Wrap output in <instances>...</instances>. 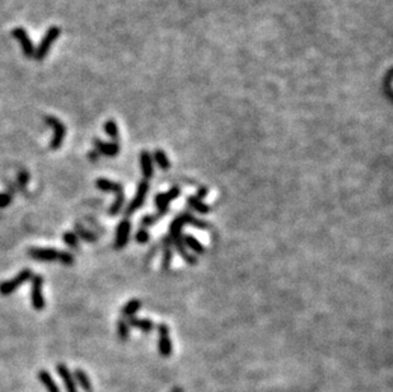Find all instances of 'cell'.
Here are the masks:
<instances>
[{"label":"cell","instance_id":"6da1fadb","mask_svg":"<svg viewBox=\"0 0 393 392\" xmlns=\"http://www.w3.org/2000/svg\"><path fill=\"white\" fill-rule=\"evenodd\" d=\"M60 33H61V29L56 26L50 27V28L46 31V33H45L41 44L38 45L37 50H35V56H33L35 60L41 61V60H44L46 56H47L48 51H50V48H51V45L54 44V41H56V40L60 37Z\"/></svg>","mask_w":393,"mask_h":392},{"label":"cell","instance_id":"7a4b0ae2","mask_svg":"<svg viewBox=\"0 0 393 392\" xmlns=\"http://www.w3.org/2000/svg\"><path fill=\"white\" fill-rule=\"evenodd\" d=\"M32 277H33V274H32L31 269H23L16 277H13L12 280L3 281V283L0 284V294H1V296H10V294L14 293L22 284H24L25 281L31 280Z\"/></svg>","mask_w":393,"mask_h":392},{"label":"cell","instance_id":"3957f363","mask_svg":"<svg viewBox=\"0 0 393 392\" xmlns=\"http://www.w3.org/2000/svg\"><path fill=\"white\" fill-rule=\"evenodd\" d=\"M45 122L51 126V129L54 130V138L50 143L51 149H59L61 147V144L64 141V138H65V133H67V129L64 126L63 122L59 120V118L54 117V116H46L45 117Z\"/></svg>","mask_w":393,"mask_h":392},{"label":"cell","instance_id":"277c9868","mask_svg":"<svg viewBox=\"0 0 393 392\" xmlns=\"http://www.w3.org/2000/svg\"><path fill=\"white\" fill-rule=\"evenodd\" d=\"M31 300L32 306L36 311H42L45 308V298L42 294V285H44V277L41 275H33L31 279Z\"/></svg>","mask_w":393,"mask_h":392},{"label":"cell","instance_id":"5b68a950","mask_svg":"<svg viewBox=\"0 0 393 392\" xmlns=\"http://www.w3.org/2000/svg\"><path fill=\"white\" fill-rule=\"evenodd\" d=\"M148 191H149V182L146 181V180L140 181L139 185H138V190H137V194H135V198L133 199V201H131L130 205H129V208H127L126 211H125V215H126V217L127 215H131V214L135 213V211H137L139 208H141V205H143L144 201H145Z\"/></svg>","mask_w":393,"mask_h":392},{"label":"cell","instance_id":"8992f818","mask_svg":"<svg viewBox=\"0 0 393 392\" xmlns=\"http://www.w3.org/2000/svg\"><path fill=\"white\" fill-rule=\"evenodd\" d=\"M158 349L159 353L162 357H171L173 346H172V341L169 338V328L165 323H159L158 325Z\"/></svg>","mask_w":393,"mask_h":392},{"label":"cell","instance_id":"52a82bcc","mask_svg":"<svg viewBox=\"0 0 393 392\" xmlns=\"http://www.w3.org/2000/svg\"><path fill=\"white\" fill-rule=\"evenodd\" d=\"M12 35L14 39L18 40L19 44H21V46H22V51H23V54H24L25 58H28V59L33 58V56H35V46H33V44H32L28 33L25 32V29L21 28V27H18V28H14L12 31Z\"/></svg>","mask_w":393,"mask_h":392},{"label":"cell","instance_id":"ba28073f","mask_svg":"<svg viewBox=\"0 0 393 392\" xmlns=\"http://www.w3.org/2000/svg\"><path fill=\"white\" fill-rule=\"evenodd\" d=\"M131 232V223L130 220L124 219L117 226L116 230V239H115V249L121 250L124 249L125 246L129 242V237Z\"/></svg>","mask_w":393,"mask_h":392},{"label":"cell","instance_id":"9c48e42d","mask_svg":"<svg viewBox=\"0 0 393 392\" xmlns=\"http://www.w3.org/2000/svg\"><path fill=\"white\" fill-rule=\"evenodd\" d=\"M61 251L54 249H37L33 247L28 251V255L37 261H59Z\"/></svg>","mask_w":393,"mask_h":392},{"label":"cell","instance_id":"30bf717a","mask_svg":"<svg viewBox=\"0 0 393 392\" xmlns=\"http://www.w3.org/2000/svg\"><path fill=\"white\" fill-rule=\"evenodd\" d=\"M93 144H94L95 150L99 154H103L106 157H115L120 153V144L115 143V141H112V143H105V141L99 140V139H94Z\"/></svg>","mask_w":393,"mask_h":392},{"label":"cell","instance_id":"8fae6325","mask_svg":"<svg viewBox=\"0 0 393 392\" xmlns=\"http://www.w3.org/2000/svg\"><path fill=\"white\" fill-rule=\"evenodd\" d=\"M56 370L64 381V385L67 387V392H78L76 391V385L73 378V374L68 369V367L64 366V364H57Z\"/></svg>","mask_w":393,"mask_h":392},{"label":"cell","instance_id":"7c38bea8","mask_svg":"<svg viewBox=\"0 0 393 392\" xmlns=\"http://www.w3.org/2000/svg\"><path fill=\"white\" fill-rule=\"evenodd\" d=\"M140 166H141V173H143L144 179L148 181L153 177L154 168H153V160L149 152L143 150L140 153Z\"/></svg>","mask_w":393,"mask_h":392},{"label":"cell","instance_id":"4fadbf2b","mask_svg":"<svg viewBox=\"0 0 393 392\" xmlns=\"http://www.w3.org/2000/svg\"><path fill=\"white\" fill-rule=\"evenodd\" d=\"M95 186H97L101 191L115 192L116 195L124 192V188H122V185H121V184L110 181V180L107 179H98L95 181Z\"/></svg>","mask_w":393,"mask_h":392},{"label":"cell","instance_id":"5bb4252c","mask_svg":"<svg viewBox=\"0 0 393 392\" xmlns=\"http://www.w3.org/2000/svg\"><path fill=\"white\" fill-rule=\"evenodd\" d=\"M182 242H184L186 249L194 251L195 254L203 255L204 252H205V247H204L203 243L200 242V241H197V239L195 238L194 236H191V234H185V236L182 237Z\"/></svg>","mask_w":393,"mask_h":392},{"label":"cell","instance_id":"9a60e30c","mask_svg":"<svg viewBox=\"0 0 393 392\" xmlns=\"http://www.w3.org/2000/svg\"><path fill=\"white\" fill-rule=\"evenodd\" d=\"M129 326H133L135 328H139L141 331L144 332H150L154 328V323H153L152 320L149 319H137V317H130L129 320H126Z\"/></svg>","mask_w":393,"mask_h":392},{"label":"cell","instance_id":"2e32d148","mask_svg":"<svg viewBox=\"0 0 393 392\" xmlns=\"http://www.w3.org/2000/svg\"><path fill=\"white\" fill-rule=\"evenodd\" d=\"M73 378H74V381L78 382V385H79L86 392L93 391L92 382H91V379H89L88 374H87V373L84 372L83 369H75V372H74V374H73Z\"/></svg>","mask_w":393,"mask_h":392},{"label":"cell","instance_id":"e0dca14e","mask_svg":"<svg viewBox=\"0 0 393 392\" xmlns=\"http://www.w3.org/2000/svg\"><path fill=\"white\" fill-rule=\"evenodd\" d=\"M38 378H40V381L42 382V385L46 387L47 392H60L57 385L55 383L54 378L51 377V374L47 372V370L45 369L40 370V372H38Z\"/></svg>","mask_w":393,"mask_h":392},{"label":"cell","instance_id":"ac0fdd59","mask_svg":"<svg viewBox=\"0 0 393 392\" xmlns=\"http://www.w3.org/2000/svg\"><path fill=\"white\" fill-rule=\"evenodd\" d=\"M187 204L190 205L194 210L199 211V213L201 214H208L210 213V210H211V208H210L209 205L205 204L203 200L197 199L196 196H187Z\"/></svg>","mask_w":393,"mask_h":392},{"label":"cell","instance_id":"d6986e66","mask_svg":"<svg viewBox=\"0 0 393 392\" xmlns=\"http://www.w3.org/2000/svg\"><path fill=\"white\" fill-rule=\"evenodd\" d=\"M140 308H141V302H140L139 300H131L130 302H127L124 306V308H122V316H124V317H127V319H130V317H134V315H135Z\"/></svg>","mask_w":393,"mask_h":392},{"label":"cell","instance_id":"ffe728a7","mask_svg":"<svg viewBox=\"0 0 393 392\" xmlns=\"http://www.w3.org/2000/svg\"><path fill=\"white\" fill-rule=\"evenodd\" d=\"M105 131L115 143H117L118 139H120V131H118L117 124L114 120H108V121L105 122Z\"/></svg>","mask_w":393,"mask_h":392},{"label":"cell","instance_id":"44dd1931","mask_svg":"<svg viewBox=\"0 0 393 392\" xmlns=\"http://www.w3.org/2000/svg\"><path fill=\"white\" fill-rule=\"evenodd\" d=\"M154 160H156L159 168L163 169V171H167L171 167V162H169L168 157H167V154L162 149H156V152H154Z\"/></svg>","mask_w":393,"mask_h":392},{"label":"cell","instance_id":"7402d4cb","mask_svg":"<svg viewBox=\"0 0 393 392\" xmlns=\"http://www.w3.org/2000/svg\"><path fill=\"white\" fill-rule=\"evenodd\" d=\"M182 218H184L185 224H191V226L196 227V228H199V230H209V226H208V223H205L204 220H200V219H197V218H195L192 214L185 213V214H182Z\"/></svg>","mask_w":393,"mask_h":392},{"label":"cell","instance_id":"603a6c76","mask_svg":"<svg viewBox=\"0 0 393 392\" xmlns=\"http://www.w3.org/2000/svg\"><path fill=\"white\" fill-rule=\"evenodd\" d=\"M75 232L76 237L83 239V241H87V242H95L97 241V237H95L94 233H92L91 231H87L80 224H76L75 226Z\"/></svg>","mask_w":393,"mask_h":392},{"label":"cell","instance_id":"cb8c5ba5","mask_svg":"<svg viewBox=\"0 0 393 392\" xmlns=\"http://www.w3.org/2000/svg\"><path fill=\"white\" fill-rule=\"evenodd\" d=\"M117 336L122 341H126L130 336V330H129V323L126 320L121 319L117 321Z\"/></svg>","mask_w":393,"mask_h":392},{"label":"cell","instance_id":"d4e9b609","mask_svg":"<svg viewBox=\"0 0 393 392\" xmlns=\"http://www.w3.org/2000/svg\"><path fill=\"white\" fill-rule=\"evenodd\" d=\"M156 205L157 208H158V213L162 214V215H164L167 211H168V208H169V201L168 199H167V196H165V194H158L156 196Z\"/></svg>","mask_w":393,"mask_h":392},{"label":"cell","instance_id":"484cf974","mask_svg":"<svg viewBox=\"0 0 393 392\" xmlns=\"http://www.w3.org/2000/svg\"><path fill=\"white\" fill-rule=\"evenodd\" d=\"M124 203H125L124 192L116 195V200H115V203L111 205V208H110L108 214H110V215H117V214L120 213L121 208L124 207Z\"/></svg>","mask_w":393,"mask_h":392},{"label":"cell","instance_id":"4316f807","mask_svg":"<svg viewBox=\"0 0 393 392\" xmlns=\"http://www.w3.org/2000/svg\"><path fill=\"white\" fill-rule=\"evenodd\" d=\"M63 239L64 242H65V245H68L69 247H71V249H78V246H79V238H78L75 233L73 232L64 233Z\"/></svg>","mask_w":393,"mask_h":392},{"label":"cell","instance_id":"83f0119b","mask_svg":"<svg viewBox=\"0 0 393 392\" xmlns=\"http://www.w3.org/2000/svg\"><path fill=\"white\" fill-rule=\"evenodd\" d=\"M162 217H163L162 214H159V213H157L156 215H145V217L141 219V226H143L144 228H145V227L153 226V224L156 223L157 220H159Z\"/></svg>","mask_w":393,"mask_h":392},{"label":"cell","instance_id":"f1b7e54d","mask_svg":"<svg viewBox=\"0 0 393 392\" xmlns=\"http://www.w3.org/2000/svg\"><path fill=\"white\" fill-rule=\"evenodd\" d=\"M74 261H75V258H74V256L71 255L70 252L61 251L60 258H59V262H61L63 265H68V266H70V265L74 264Z\"/></svg>","mask_w":393,"mask_h":392},{"label":"cell","instance_id":"f546056e","mask_svg":"<svg viewBox=\"0 0 393 392\" xmlns=\"http://www.w3.org/2000/svg\"><path fill=\"white\" fill-rule=\"evenodd\" d=\"M150 234L149 232L145 230V228H141L137 232V236H135V239H137L138 243H146L149 241Z\"/></svg>","mask_w":393,"mask_h":392},{"label":"cell","instance_id":"4dcf8cb0","mask_svg":"<svg viewBox=\"0 0 393 392\" xmlns=\"http://www.w3.org/2000/svg\"><path fill=\"white\" fill-rule=\"evenodd\" d=\"M171 262H172V250L171 247L165 246L164 258H163V268H164V270H168Z\"/></svg>","mask_w":393,"mask_h":392},{"label":"cell","instance_id":"1f68e13d","mask_svg":"<svg viewBox=\"0 0 393 392\" xmlns=\"http://www.w3.org/2000/svg\"><path fill=\"white\" fill-rule=\"evenodd\" d=\"M17 181H18V184L21 186H25L27 184H28L29 181V175L27 171H21V172L18 173V177H17Z\"/></svg>","mask_w":393,"mask_h":392},{"label":"cell","instance_id":"d6a6232c","mask_svg":"<svg viewBox=\"0 0 393 392\" xmlns=\"http://www.w3.org/2000/svg\"><path fill=\"white\" fill-rule=\"evenodd\" d=\"M180 195H181V190H180L178 187H172L168 192H165V196H167V199H168L169 203L173 200H176V199H177Z\"/></svg>","mask_w":393,"mask_h":392},{"label":"cell","instance_id":"836d02e7","mask_svg":"<svg viewBox=\"0 0 393 392\" xmlns=\"http://www.w3.org/2000/svg\"><path fill=\"white\" fill-rule=\"evenodd\" d=\"M12 203V195L1 192L0 194V208H6Z\"/></svg>","mask_w":393,"mask_h":392},{"label":"cell","instance_id":"e575fe53","mask_svg":"<svg viewBox=\"0 0 393 392\" xmlns=\"http://www.w3.org/2000/svg\"><path fill=\"white\" fill-rule=\"evenodd\" d=\"M88 158L92 161V162H97V161L99 160V153L97 150H92V152H89L88 153Z\"/></svg>","mask_w":393,"mask_h":392},{"label":"cell","instance_id":"d590c367","mask_svg":"<svg viewBox=\"0 0 393 392\" xmlns=\"http://www.w3.org/2000/svg\"><path fill=\"white\" fill-rule=\"evenodd\" d=\"M208 194V190H206L205 187H203V188H200L199 191H197V195H196V198L197 199H200V200H201V199L204 198V196H205V195Z\"/></svg>","mask_w":393,"mask_h":392},{"label":"cell","instance_id":"8d00e7d4","mask_svg":"<svg viewBox=\"0 0 393 392\" xmlns=\"http://www.w3.org/2000/svg\"><path fill=\"white\" fill-rule=\"evenodd\" d=\"M172 392H184V390H182L181 387H176V389H173V391Z\"/></svg>","mask_w":393,"mask_h":392}]
</instances>
